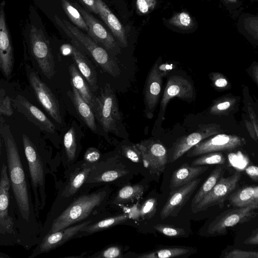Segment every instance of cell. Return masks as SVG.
Segmentation results:
<instances>
[{
	"mask_svg": "<svg viewBox=\"0 0 258 258\" xmlns=\"http://www.w3.org/2000/svg\"><path fill=\"white\" fill-rule=\"evenodd\" d=\"M0 132L6 147L10 181L13 194L22 217L29 221L30 213L29 193L17 146L9 125H2Z\"/></svg>",
	"mask_w": 258,
	"mask_h": 258,
	"instance_id": "obj_1",
	"label": "cell"
},
{
	"mask_svg": "<svg viewBox=\"0 0 258 258\" xmlns=\"http://www.w3.org/2000/svg\"><path fill=\"white\" fill-rule=\"evenodd\" d=\"M56 24L76 44L82 46L90 54L102 70L114 77H117L120 71L117 62L107 52L100 47L90 36L84 33L79 28L66 20L54 16Z\"/></svg>",
	"mask_w": 258,
	"mask_h": 258,
	"instance_id": "obj_2",
	"label": "cell"
},
{
	"mask_svg": "<svg viewBox=\"0 0 258 258\" xmlns=\"http://www.w3.org/2000/svg\"><path fill=\"white\" fill-rule=\"evenodd\" d=\"M92 111L104 131L118 133L122 118L115 93L109 84H106L95 97Z\"/></svg>",
	"mask_w": 258,
	"mask_h": 258,
	"instance_id": "obj_3",
	"label": "cell"
},
{
	"mask_svg": "<svg viewBox=\"0 0 258 258\" xmlns=\"http://www.w3.org/2000/svg\"><path fill=\"white\" fill-rule=\"evenodd\" d=\"M104 196L103 192H97L77 199L54 220L49 233L67 228L85 219L101 204Z\"/></svg>",
	"mask_w": 258,
	"mask_h": 258,
	"instance_id": "obj_4",
	"label": "cell"
},
{
	"mask_svg": "<svg viewBox=\"0 0 258 258\" xmlns=\"http://www.w3.org/2000/svg\"><path fill=\"white\" fill-rule=\"evenodd\" d=\"M258 205L234 208L224 211L217 216L208 225L206 236H217L227 234V229L237 224H243L254 218Z\"/></svg>",
	"mask_w": 258,
	"mask_h": 258,
	"instance_id": "obj_5",
	"label": "cell"
},
{
	"mask_svg": "<svg viewBox=\"0 0 258 258\" xmlns=\"http://www.w3.org/2000/svg\"><path fill=\"white\" fill-rule=\"evenodd\" d=\"M241 176V173L236 170L229 176H222L212 190L191 209L192 212L196 213L215 206L222 209L227 197L238 186Z\"/></svg>",
	"mask_w": 258,
	"mask_h": 258,
	"instance_id": "obj_6",
	"label": "cell"
},
{
	"mask_svg": "<svg viewBox=\"0 0 258 258\" xmlns=\"http://www.w3.org/2000/svg\"><path fill=\"white\" fill-rule=\"evenodd\" d=\"M30 48L32 55L42 73L48 79L55 74V62L48 40L43 31L32 25L30 35Z\"/></svg>",
	"mask_w": 258,
	"mask_h": 258,
	"instance_id": "obj_7",
	"label": "cell"
},
{
	"mask_svg": "<svg viewBox=\"0 0 258 258\" xmlns=\"http://www.w3.org/2000/svg\"><path fill=\"white\" fill-rule=\"evenodd\" d=\"M245 144L246 141L243 138L220 133L198 143L187 151L186 156L192 157L210 152L233 151Z\"/></svg>",
	"mask_w": 258,
	"mask_h": 258,
	"instance_id": "obj_8",
	"label": "cell"
},
{
	"mask_svg": "<svg viewBox=\"0 0 258 258\" xmlns=\"http://www.w3.org/2000/svg\"><path fill=\"white\" fill-rule=\"evenodd\" d=\"M220 125L215 123L202 124L199 128L189 135L177 139L168 153V163H172L203 140L221 133Z\"/></svg>",
	"mask_w": 258,
	"mask_h": 258,
	"instance_id": "obj_9",
	"label": "cell"
},
{
	"mask_svg": "<svg viewBox=\"0 0 258 258\" xmlns=\"http://www.w3.org/2000/svg\"><path fill=\"white\" fill-rule=\"evenodd\" d=\"M141 152L144 166L151 173L162 174L168 163L166 148L158 141L147 140L136 144Z\"/></svg>",
	"mask_w": 258,
	"mask_h": 258,
	"instance_id": "obj_10",
	"label": "cell"
},
{
	"mask_svg": "<svg viewBox=\"0 0 258 258\" xmlns=\"http://www.w3.org/2000/svg\"><path fill=\"white\" fill-rule=\"evenodd\" d=\"M22 141L35 196V206L37 207L39 202L38 190L41 194L44 185L43 164L35 146L26 134L23 135Z\"/></svg>",
	"mask_w": 258,
	"mask_h": 258,
	"instance_id": "obj_11",
	"label": "cell"
},
{
	"mask_svg": "<svg viewBox=\"0 0 258 258\" xmlns=\"http://www.w3.org/2000/svg\"><path fill=\"white\" fill-rule=\"evenodd\" d=\"M28 79L38 101L56 122L61 123L58 102L49 88L34 72H29Z\"/></svg>",
	"mask_w": 258,
	"mask_h": 258,
	"instance_id": "obj_12",
	"label": "cell"
},
{
	"mask_svg": "<svg viewBox=\"0 0 258 258\" xmlns=\"http://www.w3.org/2000/svg\"><path fill=\"white\" fill-rule=\"evenodd\" d=\"M5 1L0 4V71L8 80L12 76L14 57L12 43L7 26Z\"/></svg>",
	"mask_w": 258,
	"mask_h": 258,
	"instance_id": "obj_13",
	"label": "cell"
},
{
	"mask_svg": "<svg viewBox=\"0 0 258 258\" xmlns=\"http://www.w3.org/2000/svg\"><path fill=\"white\" fill-rule=\"evenodd\" d=\"M201 181L198 178L169 192L166 202L160 211V217L164 220L169 217H176L190 199Z\"/></svg>",
	"mask_w": 258,
	"mask_h": 258,
	"instance_id": "obj_14",
	"label": "cell"
},
{
	"mask_svg": "<svg viewBox=\"0 0 258 258\" xmlns=\"http://www.w3.org/2000/svg\"><path fill=\"white\" fill-rule=\"evenodd\" d=\"M194 96V89L191 83L186 79L177 75L170 77L167 82L160 103L159 115L164 118L165 111L169 101L177 97L188 101L191 100Z\"/></svg>",
	"mask_w": 258,
	"mask_h": 258,
	"instance_id": "obj_15",
	"label": "cell"
},
{
	"mask_svg": "<svg viewBox=\"0 0 258 258\" xmlns=\"http://www.w3.org/2000/svg\"><path fill=\"white\" fill-rule=\"evenodd\" d=\"M162 84V75L158 63L156 62L148 74L144 90L145 114L148 118L153 117L160 95Z\"/></svg>",
	"mask_w": 258,
	"mask_h": 258,
	"instance_id": "obj_16",
	"label": "cell"
},
{
	"mask_svg": "<svg viewBox=\"0 0 258 258\" xmlns=\"http://www.w3.org/2000/svg\"><path fill=\"white\" fill-rule=\"evenodd\" d=\"M11 99L17 111L22 113L41 130L50 133L55 132L54 124L39 109L31 104L26 98L18 95L15 98Z\"/></svg>",
	"mask_w": 258,
	"mask_h": 258,
	"instance_id": "obj_17",
	"label": "cell"
},
{
	"mask_svg": "<svg viewBox=\"0 0 258 258\" xmlns=\"http://www.w3.org/2000/svg\"><path fill=\"white\" fill-rule=\"evenodd\" d=\"M74 6L78 10L88 27V35L97 43H99L108 50L115 49L117 43L113 36L91 14L77 4Z\"/></svg>",
	"mask_w": 258,
	"mask_h": 258,
	"instance_id": "obj_18",
	"label": "cell"
},
{
	"mask_svg": "<svg viewBox=\"0 0 258 258\" xmlns=\"http://www.w3.org/2000/svg\"><path fill=\"white\" fill-rule=\"evenodd\" d=\"M0 174V226L7 232H12L14 222L8 213L11 184L5 164L2 165Z\"/></svg>",
	"mask_w": 258,
	"mask_h": 258,
	"instance_id": "obj_19",
	"label": "cell"
},
{
	"mask_svg": "<svg viewBox=\"0 0 258 258\" xmlns=\"http://www.w3.org/2000/svg\"><path fill=\"white\" fill-rule=\"evenodd\" d=\"M90 222L91 221H88L74 226H69L54 233H48L40 244V253L48 252L60 246L88 226Z\"/></svg>",
	"mask_w": 258,
	"mask_h": 258,
	"instance_id": "obj_20",
	"label": "cell"
},
{
	"mask_svg": "<svg viewBox=\"0 0 258 258\" xmlns=\"http://www.w3.org/2000/svg\"><path fill=\"white\" fill-rule=\"evenodd\" d=\"M207 166H191L183 163L172 174L170 192L196 179L208 169Z\"/></svg>",
	"mask_w": 258,
	"mask_h": 258,
	"instance_id": "obj_21",
	"label": "cell"
},
{
	"mask_svg": "<svg viewBox=\"0 0 258 258\" xmlns=\"http://www.w3.org/2000/svg\"><path fill=\"white\" fill-rule=\"evenodd\" d=\"M98 15L123 47L127 46L125 29L116 16L102 0H95Z\"/></svg>",
	"mask_w": 258,
	"mask_h": 258,
	"instance_id": "obj_22",
	"label": "cell"
},
{
	"mask_svg": "<svg viewBox=\"0 0 258 258\" xmlns=\"http://www.w3.org/2000/svg\"><path fill=\"white\" fill-rule=\"evenodd\" d=\"M71 46V52L79 70L91 86V91L95 92L98 89L96 70L90 60L75 44Z\"/></svg>",
	"mask_w": 258,
	"mask_h": 258,
	"instance_id": "obj_23",
	"label": "cell"
},
{
	"mask_svg": "<svg viewBox=\"0 0 258 258\" xmlns=\"http://www.w3.org/2000/svg\"><path fill=\"white\" fill-rule=\"evenodd\" d=\"M226 200L234 208L258 205V186L251 185L234 190Z\"/></svg>",
	"mask_w": 258,
	"mask_h": 258,
	"instance_id": "obj_24",
	"label": "cell"
},
{
	"mask_svg": "<svg viewBox=\"0 0 258 258\" xmlns=\"http://www.w3.org/2000/svg\"><path fill=\"white\" fill-rule=\"evenodd\" d=\"M198 249L184 246H165L140 256L143 258H186L196 253Z\"/></svg>",
	"mask_w": 258,
	"mask_h": 258,
	"instance_id": "obj_25",
	"label": "cell"
},
{
	"mask_svg": "<svg viewBox=\"0 0 258 258\" xmlns=\"http://www.w3.org/2000/svg\"><path fill=\"white\" fill-rule=\"evenodd\" d=\"M69 96L79 116L86 126L92 132H96L97 126L95 117L90 105L73 87L72 91L69 92Z\"/></svg>",
	"mask_w": 258,
	"mask_h": 258,
	"instance_id": "obj_26",
	"label": "cell"
},
{
	"mask_svg": "<svg viewBox=\"0 0 258 258\" xmlns=\"http://www.w3.org/2000/svg\"><path fill=\"white\" fill-rule=\"evenodd\" d=\"M69 71L70 75L71 86L78 91L82 97L93 110L95 96L93 94L83 76L74 64L70 66Z\"/></svg>",
	"mask_w": 258,
	"mask_h": 258,
	"instance_id": "obj_27",
	"label": "cell"
},
{
	"mask_svg": "<svg viewBox=\"0 0 258 258\" xmlns=\"http://www.w3.org/2000/svg\"><path fill=\"white\" fill-rule=\"evenodd\" d=\"M225 169V164L217 165L211 171L210 175L192 198L191 209L194 208L212 190L219 179L223 176Z\"/></svg>",
	"mask_w": 258,
	"mask_h": 258,
	"instance_id": "obj_28",
	"label": "cell"
},
{
	"mask_svg": "<svg viewBox=\"0 0 258 258\" xmlns=\"http://www.w3.org/2000/svg\"><path fill=\"white\" fill-rule=\"evenodd\" d=\"M62 8L70 20L79 28L88 32V27L78 10L67 0H61Z\"/></svg>",
	"mask_w": 258,
	"mask_h": 258,
	"instance_id": "obj_29",
	"label": "cell"
},
{
	"mask_svg": "<svg viewBox=\"0 0 258 258\" xmlns=\"http://www.w3.org/2000/svg\"><path fill=\"white\" fill-rule=\"evenodd\" d=\"M226 161L224 154L221 152H210L202 155L192 161L191 166H207L223 165Z\"/></svg>",
	"mask_w": 258,
	"mask_h": 258,
	"instance_id": "obj_30",
	"label": "cell"
},
{
	"mask_svg": "<svg viewBox=\"0 0 258 258\" xmlns=\"http://www.w3.org/2000/svg\"><path fill=\"white\" fill-rule=\"evenodd\" d=\"M128 218L126 215H121L102 220L89 226H86L81 231L94 232L101 230L125 221Z\"/></svg>",
	"mask_w": 258,
	"mask_h": 258,
	"instance_id": "obj_31",
	"label": "cell"
},
{
	"mask_svg": "<svg viewBox=\"0 0 258 258\" xmlns=\"http://www.w3.org/2000/svg\"><path fill=\"white\" fill-rule=\"evenodd\" d=\"M153 228L157 231L170 238H178L188 236L183 228L172 225L158 224L154 225Z\"/></svg>",
	"mask_w": 258,
	"mask_h": 258,
	"instance_id": "obj_32",
	"label": "cell"
},
{
	"mask_svg": "<svg viewBox=\"0 0 258 258\" xmlns=\"http://www.w3.org/2000/svg\"><path fill=\"white\" fill-rule=\"evenodd\" d=\"M237 99L234 97H225L218 100L210 108V112L213 114H224L231 110L236 103Z\"/></svg>",
	"mask_w": 258,
	"mask_h": 258,
	"instance_id": "obj_33",
	"label": "cell"
},
{
	"mask_svg": "<svg viewBox=\"0 0 258 258\" xmlns=\"http://www.w3.org/2000/svg\"><path fill=\"white\" fill-rule=\"evenodd\" d=\"M63 144L68 159L73 160L75 157L77 150L76 133L74 127L70 128L65 134Z\"/></svg>",
	"mask_w": 258,
	"mask_h": 258,
	"instance_id": "obj_34",
	"label": "cell"
},
{
	"mask_svg": "<svg viewBox=\"0 0 258 258\" xmlns=\"http://www.w3.org/2000/svg\"><path fill=\"white\" fill-rule=\"evenodd\" d=\"M143 192V187L141 185L126 186L119 190L116 200L119 202H126L139 197Z\"/></svg>",
	"mask_w": 258,
	"mask_h": 258,
	"instance_id": "obj_35",
	"label": "cell"
},
{
	"mask_svg": "<svg viewBox=\"0 0 258 258\" xmlns=\"http://www.w3.org/2000/svg\"><path fill=\"white\" fill-rule=\"evenodd\" d=\"M220 257L223 258H258V252L255 251L244 250L234 248L223 251Z\"/></svg>",
	"mask_w": 258,
	"mask_h": 258,
	"instance_id": "obj_36",
	"label": "cell"
},
{
	"mask_svg": "<svg viewBox=\"0 0 258 258\" xmlns=\"http://www.w3.org/2000/svg\"><path fill=\"white\" fill-rule=\"evenodd\" d=\"M91 170V168L85 169L75 176L70 185L69 189V193L70 194H74L78 190L84 183Z\"/></svg>",
	"mask_w": 258,
	"mask_h": 258,
	"instance_id": "obj_37",
	"label": "cell"
},
{
	"mask_svg": "<svg viewBox=\"0 0 258 258\" xmlns=\"http://www.w3.org/2000/svg\"><path fill=\"white\" fill-rule=\"evenodd\" d=\"M122 152L127 158L134 162L139 163L142 160L141 152L136 145L122 147Z\"/></svg>",
	"mask_w": 258,
	"mask_h": 258,
	"instance_id": "obj_38",
	"label": "cell"
},
{
	"mask_svg": "<svg viewBox=\"0 0 258 258\" xmlns=\"http://www.w3.org/2000/svg\"><path fill=\"white\" fill-rule=\"evenodd\" d=\"M157 201L156 199L151 198L146 201L142 207L140 214L143 217L151 218L156 211Z\"/></svg>",
	"mask_w": 258,
	"mask_h": 258,
	"instance_id": "obj_39",
	"label": "cell"
},
{
	"mask_svg": "<svg viewBox=\"0 0 258 258\" xmlns=\"http://www.w3.org/2000/svg\"><path fill=\"white\" fill-rule=\"evenodd\" d=\"M12 99L7 95L3 99H0V114L10 116L13 114Z\"/></svg>",
	"mask_w": 258,
	"mask_h": 258,
	"instance_id": "obj_40",
	"label": "cell"
},
{
	"mask_svg": "<svg viewBox=\"0 0 258 258\" xmlns=\"http://www.w3.org/2000/svg\"><path fill=\"white\" fill-rule=\"evenodd\" d=\"M212 81L214 86L219 89H224L228 85V82L223 75L219 73L212 75Z\"/></svg>",
	"mask_w": 258,
	"mask_h": 258,
	"instance_id": "obj_41",
	"label": "cell"
},
{
	"mask_svg": "<svg viewBox=\"0 0 258 258\" xmlns=\"http://www.w3.org/2000/svg\"><path fill=\"white\" fill-rule=\"evenodd\" d=\"M100 157L99 151L95 148H88L85 154L84 158L89 162H95L97 161Z\"/></svg>",
	"mask_w": 258,
	"mask_h": 258,
	"instance_id": "obj_42",
	"label": "cell"
},
{
	"mask_svg": "<svg viewBox=\"0 0 258 258\" xmlns=\"http://www.w3.org/2000/svg\"><path fill=\"white\" fill-rule=\"evenodd\" d=\"M121 175L115 170H109L104 172L99 177V181L109 182L114 180Z\"/></svg>",
	"mask_w": 258,
	"mask_h": 258,
	"instance_id": "obj_43",
	"label": "cell"
},
{
	"mask_svg": "<svg viewBox=\"0 0 258 258\" xmlns=\"http://www.w3.org/2000/svg\"><path fill=\"white\" fill-rule=\"evenodd\" d=\"M137 7L142 13H146L153 6V0H137Z\"/></svg>",
	"mask_w": 258,
	"mask_h": 258,
	"instance_id": "obj_44",
	"label": "cell"
},
{
	"mask_svg": "<svg viewBox=\"0 0 258 258\" xmlns=\"http://www.w3.org/2000/svg\"><path fill=\"white\" fill-rule=\"evenodd\" d=\"M120 255V249L116 246L110 247L104 250L101 254V257L113 258L119 257Z\"/></svg>",
	"mask_w": 258,
	"mask_h": 258,
	"instance_id": "obj_45",
	"label": "cell"
},
{
	"mask_svg": "<svg viewBox=\"0 0 258 258\" xmlns=\"http://www.w3.org/2000/svg\"><path fill=\"white\" fill-rule=\"evenodd\" d=\"M245 172L248 176L255 182L258 181V168L255 165H250L246 168Z\"/></svg>",
	"mask_w": 258,
	"mask_h": 258,
	"instance_id": "obj_46",
	"label": "cell"
},
{
	"mask_svg": "<svg viewBox=\"0 0 258 258\" xmlns=\"http://www.w3.org/2000/svg\"><path fill=\"white\" fill-rule=\"evenodd\" d=\"M243 243L247 245H256L258 244V228L252 231L250 235L246 239Z\"/></svg>",
	"mask_w": 258,
	"mask_h": 258,
	"instance_id": "obj_47",
	"label": "cell"
},
{
	"mask_svg": "<svg viewBox=\"0 0 258 258\" xmlns=\"http://www.w3.org/2000/svg\"><path fill=\"white\" fill-rule=\"evenodd\" d=\"M248 111L250 119V123L253 127L255 132L258 134V121L257 117L250 106H248Z\"/></svg>",
	"mask_w": 258,
	"mask_h": 258,
	"instance_id": "obj_48",
	"label": "cell"
},
{
	"mask_svg": "<svg viewBox=\"0 0 258 258\" xmlns=\"http://www.w3.org/2000/svg\"><path fill=\"white\" fill-rule=\"evenodd\" d=\"M91 12L98 14V10L95 0H79Z\"/></svg>",
	"mask_w": 258,
	"mask_h": 258,
	"instance_id": "obj_49",
	"label": "cell"
},
{
	"mask_svg": "<svg viewBox=\"0 0 258 258\" xmlns=\"http://www.w3.org/2000/svg\"><path fill=\"white\" fill-rule=\"evenodd\" d=\"M180 23L183 25L187 26L190 23V18L188 14L185 13H182L179 16Z\"/></svg>",
	"mask_w": 258,
	"mask_h": 258,
	"instance_id": "obj_50",
	"label": "cell"
},
{
	"mask_svg": "<svg viewBox=\"0 0 258 258\" xmlns=\"http://www.w3.org/2000/svg\"><path fill=\"white\" fill-rule=\"evenodd\" d=\"M258 69H257V66L256 65L253 68L252 71V74L253 75V77L254 79L255 82L256 83H257V80H258Z\"/></svg>",
	"mask_w": 258,
	"mask_h": 258,
	"instance_id": "obj_51",
	"label": "cell"
},
{
	"mask_svg": "<svg viewBox=\"0 0 258 258\" xmlns=\"http://www.w3.org/2000/svg\"><path fill=\"white\" fill-rule=\"evenodd\" d=\"M1 135V132H0V136ZM1 136H0V157H1Z\"/></svg>",
	"mask_w": 258,
	"mask_h": 258,
	"instance_id": "obj_52",
	"label": "cell"
}]
</instances>
